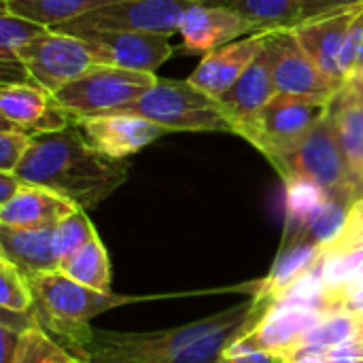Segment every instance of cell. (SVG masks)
I'll use <instances>...</instances> for the list:
<instances>
[{"instance_id": "34", "label": "cell", "mask_w": 363, "mask_h": 363, "mask_svg": "<svg viewBox=\"0 0 363 363\" xmlns=\"http://www.w3.org/2000/svg\"><path fill=\"white\" fill-rule=\"evenodd\" d=\"M32 134L15 128L6 119H2V130H0V172H15L21 160L26 157L30 145H32Z\"/></svg>"}, {"instance_id": "33", "label": "cell", "mask_w": 363, "mask_h": 363, "mask_svg": "<svg viewBox=\"0 0 363 363\" xmlns=\"http://www.w3.org/2000/svg\"><path fill=\"white\" fill-rule=\"evenodd\" d=\"M98 236V232L94 230L91 221L87 219L85 211H74L70 217H66L64 221L57 223L55 228V255L57 262H66L68 257H72L77 251H81L87 242H91Z\"/></svg>"}, {"instance_id": "19", "label": "cell", "mask_w": 363, "mask_h": 363, "mask_svg": "<svg viewBox=\"0 0 363 363\" xmlns=\"http://www.w3.org/2000/svg\"><path fill=\"white\" fill-rule=\"evenodd\" d=\"M79 211L68 198L38 187V185H23L17 196L0 206V225H9L15 230H38V228H53L66 217Z\"/></svg>"}, {"instance_id": "9", "label": "cell", "mask_w": 363, "mask_h": 363, "mask_svg": "<svg viewBox=\"0 0 363 363\" xmlns=\"http://www.w3.org/2000/svg\"><path fill=\"white\" fill-rule=\"evenodd\" d=\"M17 57L26 66L30 79L49 94H55L96 66L83 38L55 30H49L17 49Z\"/></svg>"}, {"instance_id": "41", "label": "cell", "mask_w": 363, "mask_h": 363, "mask_svg": "<svg viewBox=\"0 0 363 363\" xmlns=\"http://www.w3.org/2000/svg\"><path fill=\"white\" fill-rule=\"evenodd\" d=\"M349 83H355V85H359V87H363V72L362 74H357V77H353Z\"/></svg>"}, {"instance_id": "43", "label": "cell", "mask_w": 363, "mask_h": 363, "mask_svg": "<svg viewBox=\"0 0 363 363\" xmlns=\"http://www.w3.org/2000/svg\"><path fill=\"white\" fill-rule=\"evenodd\" d=\"M353 85H355V83H353ZM355 87H357V89L362 91V96H363V87H359V85H355Z\"/></svg>"}, {"instance_id": "11", "label": "cell", "mask_w": 363, "mask_h": 363, "mask_svg": "<svg viewBox=\"0 0 363 363\" xmlns=\"http://www.w3.org/2000/svg\"><path fill=\"white\" fill-rule=\"evenodd\" d=\"M96 66H113L134 72H155L170 55L168 36L143 32H81Z\"/></svg>"}, {"instance_id": "23", "label": "cell", "mask_w": 363, "mask_h": 363, "mask_svg": "<svg viewBox=\"0 0 363 363\" xmlns=\"http://www.w3.org/2000/svg\"><path fill=\"white\" fill-rule=\"evenodd\" d=\"M219 4L236 11L255 32L291 30L302 17V0H221Z\"/></svg>"}, {"instance_id": "8", "label": "cell", "mask_w": 363, "mask_h": 363, "mask_svg": "<svg viewBox=\"0 0 363 363\" xmlns=\"http://www.w3.org/2000/svg\"><path fill=\"white\" fill-rule=\"evenodd\" d=\"M196 2L219 4L221 0H125L89 11L51 30L72 36L81 32H143L170 38L179 34L183 15Z\"/></svg>"}, {"instance_id": "31", "label": "cell", "mask_w": 363, "mask_h": 363, "mask_svg": "<svg viewBox=\"0 0 363 363\" xmlns=\"http://www.w3.org/2000/svg\"><path fill=\"white\" fill-rule=\"evenodd\" d=\"M0 306L6 313L34 315V296L28 279L4 257H0Z\"/></svg>"}, {"instance_id": "39", "label": "cell", "mask_w": 363, "mask_h": 363, "mask_svg": "<svg viewBox=\"0 0 363 363\" xmlns=\"http://www.w3.org/2000/svg\"><path fill=\"white\" fill-rule=\"evenodd\" d=\"M26 183L15 172H0V206L11 202Z\"/></svg>"}, {"instance_id": "12", "label": "cell", "mask_w": 363, "mask_h": 363, "mask_svg": "<svg viewBox=\"0 0 363 363\" xmlns=\"http://www.w3.org/2000/svg\"><path fill=\"white\" fill-rule=\"evenodd\" d=\"M272 45V72L277 94L302 98H334L338 89L319 70L313 57L300 47L291 30L270 32Z\"/></svg>"}, {"instance_id": "15", "label": "cell", "mask_w": 363, "mask_h": 363, "mask_svg": "<svg viewBox=\"0 0 363 363\" xmlns=\"http://www.w3.org/2000/svg\"><path fill=\"white\" fill-rule=\"evenodd\" d=\"M272 45L270 36L255 57V62L245 70V74L217 98L223 115L234 128V134H240L247 125L255 121V117L264 111V106L277 96L274 72H272Z\"/></svg>"}, {"instance_id": "6", "label": "cell", "mask_w": 363, "mask_h": 363, "mask_svg": "<svg viewBox=\"0 0 363 363\" xmlns=\"http://www.w3.org/2000/svg\"><path fill=\"white\" fill-rule=\"evenodd\" d=\"M157 83L155 72H134L113 66H94L79 79L70 81L53 96V102L64 108L72 121L81 117L121 111L136 102Z\"/></svg>"}, {"instance_id": "3", "label": "cell", "mask_w": 363, "mask_h": 363, "mask_svg": "<svg viewBox=\"0 0 363 363\" xmlns=\"http://www.w3.org/2000/svg\"><path fill=\"white\" fill-rule=\"evenodd\" d=\"M28 283L34 296L36 323L49 336H55L79 362L85 359V349L94 336L89 321L96 315L128 302L125 298L89 289L60 270L36 274L28 279Z\"/></svg>"}, {"instance_id": "1", "label": "cell", "mask_w": 363, "mask_h": 363, "mask_svg": "<svg viewBox=\"0 0 363 363\" xmlns=\"http://www.w3.org/2000/svg\"><path fill=\"white\" fill-rule=\"evenodd\" d=\"M255 302L164 332H94L81 363H217L253 323Z\"/></svg>"}, {"instance_id": "37", "label": "cell", "mask_w": 363, "mask_h": 363, "mask_svg": "<svg viewBox=\"0 0 363 363\" xmlns=\"http://www.w3.org/2000/svg\"><path fill=\"white\" fill-rule=\"evenodd\" d=\"M217 363H285V357L266 351H232L225 349Z\"/></svg>"}, {"instance_id": "29", "label": "cell", "mask_w": 363, "mask_h": 363, "mask_svg": "<svg viewBox=\"0 0 363 363\" xmlns=\"http://www.w3.org/2000/svg\"><path fill=\"white\" fill-rule=\"evenodd\" d=\"M287 185V232L298 230L332 196L308 179H289Z\"/></svg>"}, {"instance_id": "4", "label": "cell", "mask_w": 363, "mask_h": 363, "mask_svg": "<svg viewBox=\"0 0 363 363\" xmlns=\"http://www.w3.org/2000/svg\"><path fill=\"white\" fill-rule=\"evenodd\" d=\"M145 117L168 132H232L234 128L223 115L219 102L196 89L189 81L157 79V83L136 102L121 111Z\"/></svg>"}, {"instance_id": "24", "label": "cell", "mask_w": 363, "mask_h": 363, "mask_svg": "<svg viewBox=\"0 0 363 363\" xmlns=\"http://www.w3.org/2000/svg\"><path fill=\"white\" fill-rule=\"evenodd\" d=\"M125 0H2V9L32 19L40 26L55 28L89 11Z\"/></svg>"}, {"instance_id": "36", "label": "cell", "mask_w": 363, "mask_h": 363, "mask_svg": "<svg viewBox=\"0 0 363 363\" xmlns=\"http://www.w3.org/2000/svg\"><path fill=\"white\" fill-rule=\"evenodd\" d=\"M363 6V0H302V17L300 23L319 15H328V13H336V11H345V9H355Z\"/></svg>"}, {"instance_id": "35", "label": "cell", "mask_w": 363, "mask_h": 363, "mask_svg": "<svg viewBox=\"0 0 363 363\" xmlns=\"http://www.w3.org/2000/svg\"><path fill=\"white\" fill-rule=\"evenodd\" d=\"M340 72H342L347 83L353 77L363 72V11L353 21L349 38L345 43V49H342V55H340Z\"/></svg>"}, {"instance_id": "21", "label": "cell", "mask_w": 363, "mask_h": 363, "mask_svg": "<svg viewBox=\"0 0 363 363\" xmlns=\"http://www.w3.org/2000/svg\"><path fill=\"white\" fill-rule=\"evenodd\" d=\"M336 125V134L342 147V153L347 157L349 170L357 183V196H359V183L363 179V96L362 91L347 83L332 100L330 108ZM359 200V198H357Z\"/></svg>"}, {"instance_id": "22", "label": "cell", "mask_w": 363, "mask_h": 363, "mask_svg": "<svg viewBox=\"0 0 363 363\" xmlns=\"http://www.w3.org/2000/svg\"><path fill=\"white\" fill-rule=\"evenodd\" d=\"M323 253H325L323 249L313 247L308 242L285 240V247L281 255L277 257L272 272L268 274V279L262 283L259 291L255 294V304L268 311L289 287H294L304 274H308L319 264Z\"/></svg>"}, {"instance_id": "5", "label": "cell", "mask_w": 363, "mask_h": 363, "mask_svg": "<svg viewBox=\"0 0 363 363\" xmlns=\"http://www.w3.org/2000/svg\"><path fill=\"white\" fill-rule=\"evenodd\" d=\"M283 181L308 179L321 185L334 200L351 206L357 196V183L342 153L332 113L291 151L272 160Z\"/></svg>"}, {"instance_id": "20", "label": "cell", "mask_w": 363, "mask_h": 363, "mask_svg": "<svg viewBox=\"0 0 363 363\" xmlns=\"http://www.w3.org/2000/svg\"><path fill=\"white\" fill-rule=\"evenodd\" d=\"M55 228L15 230L0 225V251L26 279L60 270L55 255Z\"/></svg>"}, {"instance_id": "27", "label": "cell", "mask_w": 363, "mask_h": 363, "mask_svg": "<svg viewBox=\"0 0 363 363\" xmlns=\"http://www.w3.org/2000/svg\"><path fill=\"white\" fill-rule=\"evenodd\" d=\"M363 336V319L351 315V313H330L325 315L302 340L298 349L311 347V349H334L338 345H345L353 338ZM296 349V351H298Z\"/></svg>"}, {"instance_id": "40", "label": "cell", "mask_w": 363, "mask_h": 363, "mask_svg": "<svg viewBox=\"0 0 363 363\" xmlns=\"http://www.w3.org/2000/svg\"><path fill=\"white\" fill-rule=\"evenodd\" d=\"M285 363H328V357H325L323 349L304 347V349H298L291 355H287Z\"/></svg>"}, {"instance_id": "18", "label": "cell", "mask_w": 363, "mask_h": 363, "mask_svg": "<svg viewBox=\"0 0 363 363\" xmlns=\"http://www.w3.org/2000/svg\"><path fill=\"white\" fill-rule=\"evenodd\" d=\"M255 28L242 19L236 11L221 6V4H208V2H196L187 9L183 15L179 34L183 36V47L187 53H211L228 43L238 40L242 34H253Z\"/></svg>"}, {"instance_id": "42", "label": "cell", "mask_w": 363, "mask_h": 363, "mask_svg": "<svg viewBox=\"0 0 363 363\" xmlns=\"http://www.w3.org/2000/svg\"><path fill=\"white\" fill-rule=\"evenodd\" d=\"M359 198H363V179L362 183H359Z\"/></svg>"}, {"instance_id": "28", "label": "cell", "mask_w": 363, "mask_h": 363, "mask_svg": "<svg viewBox=\"0 0 363 363\" xmlns=\"http://www.w3.org/2000/svg\"><path fill=\"white\" fill-rule=\"evenodd\" d=\"M13 363H81L74 355H70L62 345H57L34 319L28 325L17 342Z\"/></svg>"}, {"instance_id": "26", "label": "cell", "mask_w": 363, "mask_h": 363, "mask_svg": "<svg viewBox=\"0 0 363 363\" xmlns=\"http://www.w3.org/2000/svg\"><path fill=\"white\" fill-rule=\"evenodd\" d=\"M60 272H64L68 279H72V281L89 287V289L111 294L108 291L111 264H108V255H106V249H104L100 236H96L81 251H77L72 257L62 262Z\"/></svg>"}, {"instance_id": "7", "label": "cell", "mask_w": 363, "mask_h": 363, "mask_svg": "<svg viewBox=\"0 0 363 363\" xmlns=\"http://www.w3.org/2000/svg\"><path fill=\"white\" fill-rule=\"evenodd\" d=\"M332 100L277 94L238 136L247 138L272 162L298 147L330 115Z\"/></svg>"}, {"instance_id": "16", "label": "cell", "mask_w": 363, "mask_h": 363, "mask_svg": "<svg viewBox=\"0 0 363 363\" xmlns=\"http://www.w3.org/2000/svg\"><path fill=\"white\" fill-rule=\"evenodd\" d=\"M270 32H253L247 38H238L234 43H228L211 53H206L196 70L189 74V83L204 91L211 98H219L225 94L242 74L245 70L255 62V57L262 53Z\"/></svg>"}, {"instance_id": "17", "label": "cell", "mask_w": 363, "mask_h": 363, "mask_svg": "<svg viewBox=\"0 0 363 363\" xmlns=\"http://www.w3.org/2000/svg\"><path fill=\"white\" fill-rule=\"evenodd\" d=\"M2 119L36 136L60 132L72 123V117L53 102V96L36 83H13L0 89Z\"/></svg>"}, {"instance_id": "25", "label": "cell", "mask_w": 363, "mask_h": 363, "mask_svg": "<svg viewBox=\"0 0 363 363\" xmlns=\"http://www.w3.org/2000/svg\"><path fill=\"white\" fill-rule=\"evenodd\" d=\"M347 219H349V206L330 198L298 230L285 232V240H302L328 251L345 234Z\"/></svg>"}, {"instance_id": "2", "label": "cell", "mask_w": 363, "mask_h": 363, "mask_svg": "<svg viewBox=\"0 0 363 363\" xmlns=\"http://www.w3.org/2000/svg\"><path fill=\"white\" fill-rule=\"evenodd\" d=\"M15 174L87 211L125 183L128 164L96 151L72 121L60 132L36 134Z\"/></svg>"}, {"instance_id": "13", "label": "cell", "mask_w": 363, "mask_h": 363, "mask_svg": "<svg viewBox=\"0 0 363 363\" xmlns=\"http://www.w3.org/2000/svg\"><path fill=\"white\" fill-rule=\"evenodd\" d=\"M362 11L363 6L345 9V11L306 19L291 28V34L296 36L300 47L313 57V62L334 83V87L338 91L347 85V81L340 72V55H342L345 43L349 38L351 26Z\"/></svg>"}, {"instance_id": "14", "label": "cell", "mask_w": 363, "mask_h": 363, "mask_svg": "<svg viewBox=\"0 0 363 363\" xmlns=\"http://www.w3.org/2000/svg\"><path fill=\"white\" fill-rule=\"evenodd\" d=\"M87 143L113 157V160H125L128 155H134L143 147L151 145L153 140L168 134L166 128L128 113H104L94 117H81L74 119Z\"/></svg>"}, {"instance_id": "32", "label": "cell", "mask_w": 363, "mask_h": 363, "mask_svg": "<svg viewBox=\"0 0 363 363\" xmlns=\"http://www.w3.org/2000/svg\"><path fill=\"white\" fill-rule=\"evenodd\" d=\"M321 277L328 291H338L351 283L363 281V249L347 253L325 251L321 259Z\"/></svg>"}, {"instance_id": "30", "label": "cell", "mask_w": 363, "mask_h": 363, "mask_svg": "<svg viewBox=\"0 0 363 363\" xmlns=\"http://www.w3.org/2000/svg\"><path fill=\"white\" fill-rule=\"evenodd\" d=\"M51 28L40 26L32 19H26L21 15H15L6 9H2V17H0V62L19 60L17 49L32 43L34 38L43 36Z\"/></svg>"}, {"instance_id": "38", "label": "cell", "mask_w": 363, "mask_h": 363, "mask_svg": "<svg viewBox=\"0 0 363 363\" xmlns=\"http://www.w3.org/2000/svg\"><path fill=\"white\" fill-rule=\"evenodd\" d=\"M362 338H353L345 345H338L334 349L325 351L328 363H359V355H362Z\"/></svg>"}, {"instance_id": "10", "label": "cell", "mask_w": 363, "mask_h": 363, "mask_svg": "<svg viewBox=\"0 0 363 363\" xmlns=\"http://www.w3.org/2000/svg\"><path fill=\"white\" fill-rule=\"evenodd\" d=\"M255 306H257V317L253 319L251 328L245 330L228 349L266 351L287 357L302 345L304 336L325 317V313L313 308L272 304L268 311H264L259 304Z\"/></svg>"}]
</instances>
